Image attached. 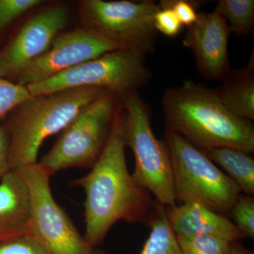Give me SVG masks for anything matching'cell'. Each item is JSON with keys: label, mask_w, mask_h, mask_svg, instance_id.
I'll use <instances>...</instances> for the list:
<instances>
[{"label": "cell", "mask_w": 254, "mask_h": 254, "mask_svg": "<svg viewBox=\"0 0 254 254\" xmlns=\"http://www.w3.org/2000/svg\"><path fill=\"white\" fill-rule=\"evenodd\" d=\"M232 31L228 23L215 11L198 14L187 27L182 44L193 53L202 77L220 79L230 69L228 44Z\"/></svg>", "instance_id": "7c38bea8"}, {"label": "cell", "mask_w": 254, "mask_h": 254, "mask_svg": "<svg viewBox=\"0 0 254 254\" xmlns=\"http://www.w3.org/2000/svg\"><path fill=\"white\" fill-rule=\"evenodd\" d=\"M125 113V143L135 158L133 180L156 201L168 208L176 205L171 161L164 141L152 129L150 111L138 91L121 99Z\"/></svg>", "instance_id": "5b68a950"}, {"label": "cell", "mask_w": 254, "mask_h": 254, "mask_svg": "<svg viewBox=\"0 0 254 254\" xmlns=\"http://www.w3.org/2000/svg\"><path fill=\"white\" fill-rule=\"evenodd\" d=\"M125 113L120 103L104 149L88 175L73 180L85 192V239L100 245L119 221L148 222L155 203L133 180L125 158Z\"/></svg>", "instance_id": "6da1fadb"}, {"label": "cell", "mask_w": 254, "mask_h": 254, "mask_svg": "<svg viewBox=\"0 0 254 254\" xmlns=\"http://www.w3.org/2000/svg\"><path fill=\"white\" fill-rule=\"evenodd\" d=\"M160 7L154 18L157 31L168 37L177 36L181 32L183 25L171 8L161 6Z\"/></svg>", "instance_id": "cb8c5ba5"}, {"label": "cell", "mask_w": 254, "mask_h": 254, "mask_svg": "<svg viewBox=\"0 0 254 254\" xmlns=\"http://www.w3.org/2000/svg\"><path fill=\"white\" fill-rule=\"evenodd\" d=\"M42 2L41 0H0V31Z\"/></svg>", "instance_id": "603a6c76"}, {"label": "cell", "mask_w": 254, "mask_h": 254, "mask_svg": "<svg viewBox=\"0 0 254 254\" xmlns=\"http://www.w3.org/2000/svg\"><path fill=\"white\" fill-rule=\"evenodd\" d=\"M214 11L227 21L232 33L237 36L253 34L254 0H219Z\"/></svg>", "instance_id": "ac0fdd59"}, {"label": "cell", "mask_w": 254, "mask_h": 254, "mask_svg": "<svg viewBox=\"0 0 254 254\" xmlns=\"http://www.w3.org/2000/svg\"><path fill=\"white\" fill-rule=\"evenodd\" d=\"M96 254H103L99 253V252H97Z\"/></svg>", "instance_id": "83f0119b"}, {"label": "cell", "mask_w": 254, "mask_h": 254, "mask_svg": "<svg viewBox=\"0 0 254 254\" xmlns=\"http://www.w3.org/2000/svg\"><path fill=\"white\" fill-rule=\"evenodd\" d=\"M31 198L22 177L11 170L0 182V242L29 235Z\"/></svg>", "instance_id": "5bb4252c"}, {"label": "cell", "mask_w": 254, "mask_h": 254, "mask_svg": "<svg viewBox=\"0 0 254 254\" xmlns=\"http://www.w3.org/2000/svg\"><path fill=\"white\" fill-rule=\"evenodd\" d=\"M32 96L27 87L0 78V120Z\"/></svg>", "instance_id": "44dd1931"}, {"label": "cell", "mask_w": 254, "mask_h": 254, "mask_svg": "<svg viewBox=\"0 0 254 254\" xmlns=\"http://www.w3.org/2000/svg\"><path fill=\"white\" fill-rule=\"evenodd\" d=\"M163 141L171 161L176 201L197 203L223 215L230 213L242 192L237 184L176 132L166 128Z\"/></svg>", "instance_id": "277c9868"}, {"label": "cell", "mask_w": 254, "mask_h": 254, "mask_svg": "<svg viewBox=\"0 0 254 254\" xmlns=\"http://www.w3.org/2000/svg\"><path fill=\"white\" fill-rule=\"evenodd\" d=\"M11 170L9 133L6 128L0 127V182Z\"/></svg>", "instance_id": "484cf974"}, {"label": "cell", "mask_w": 254, "mask_h": 254, "mask_svg": "<svg viewBox=\"0 0 254 254\" xmlns=\"http://www.w3.org/2000/svg\"><path fill=\"white\" fill-rule=\"evenodd\" d=\"M68 18V9L57 6L42 11L25 23L0 53V78L17 76L46 53L66 26Z\"/></svg>", "instance_id": "8fae6325"}, {"label": "cell", "mask_w": 254, "mask_h": 254, "mask_svg": "<svg viewBox=\"0 0 254 254\" xmlns=\"http://www.w3.org/2000/svg\"><path fill=\"white\" fill-rule=\"evenodd\" d=\"M208 158L220 167L242 191L252 195L254 193V160L250 153L221 147L202 150Z\"/></svg>", "instance_id": "2e32d148"}, {"label": "cell", "mask_w": 254, "mask_h": 254, "mask_svg": "<svg viewBox=\"0 0 254 254\" xmlns=\"http://www.w3.org/2000/svg\"><path fill=\"white\" fill-rule=\"evenodd\" d=\"M166 214L176 236L213 235L233 242L243 238L235 223L225 215L197 203H184L168 207Z\"/></svg>", "instance_id": "4fadbf2b"}, {"label": "cell", "mask_w": 254, "mask_h": 254, "mask_svg": "<svg viewBox=\"0 0 254 254\" xmlns=\"http://www.w3.org/2000/svg\"><path fill=\"white\" fill-rule=\"evenodd\" d=\"M119 99L108 92L81 110L60 132L42 166L52 175L68 168H91L106 145Z\"/></svg>", "instance_id": "52a82bcc"}, {"label": "cell", "mask_w": 254, "mask_h": 254, "mask_svg": "<svg viewBox=\"0 0 254 254\" xmlns=\"http://www.w3.org/2000/svg\"><path fill=\"white\" fill-rule=\"evenodd\" d=\"M176 237L183 254H230L235 242L213 235Z\"/></svg>", "instance_id": "d6986e66"}, {"label": "cell", "mask_w": 254, "mask_h": 254, "mask_svg": "<svg viewBox=\"0 0 254 254\" xmlns=\"http://www.w3.org/2000/svg\"><path fill=\"white\" fill-rule=\"evenodd\" d=\"M0 254H50L41 243L30 235L0 242Z\"/></svg>", "instance_id": "7402d4cb"}, {"label": "cell", "mask_w": 254, "mask_h": 254, "mask_svg": "<svg viewBox=\"0 0 254 254\" xmlns=\"http://www.w3.org/2000/svg\"><path fill=\"white\" fill-rule=\"evenodd\" d=\"M161 103L167 129L196 148L227 147L254 153L253 124L230 113L216 88L187 80L164 92Z\"/></svg>", "instance_id": "7a4b0ae2"}, {"label": "cell", "mask_w": 254, "mask_h": 254, "mask_svg": "<svg viewBox=\"0 0 254 254\" xmlns=\"http://www.w3.org/2000/svg\"><path fill=\"white\" fill-rule=\"evenodd\" d=\"M22 177L31 198L29 235L50 254H96L55 200L52 175L39 163L15 170Z\"/></svg>", "instance_id": "ba28073f"}, {"label": "cell", "mask_w": 254, "mask_h": 254, "mask_svg": "<svg viewBox=\"0 0 254 254\" xmlns=\"http://www.w3.org/2000/svg\"><path fill=\"white\" fill-rule=\"evenodd\" d=\"M230 254H254V253L253 251L246 248L238 241H237L232 246Z\"/></svg>", "instance_id": "4316f807"}, {"label": "cell", "mask_w": 254, "mask_h": 254, "mask_svg": "<svg viewBox=\"0 0 254 254\" xmlns=\"http://www.w3.org/2000/svg\"><path fill=\"white\" fill-rule=\"evenodd\" d=\"M160 9L151 0H83L80 3L85 27L145 55L155 52L158 32L154 18Z\"/></svg>", "instance_id": "9c48e42d"}, {"label": "cell", "mask_w": 254, "mask_h": 254, "mask_svg": "<svg viewBox=\"0 0 254 254\" xmlns=\"http://www.w3.org/2000/svg\"><path fill=\"white\" fill-rule=\"evenodd\" d=\"M108 91L94 87L70 88L32 96L15 109L6 128L13 171L38 163L43 141L63 131L81 110Z\"/></svg>", "instance_id": "3957f363"}, {"label": "cell", "mask_w": 254, "mask_h": 254, "mask_svg": "<svg viewBox=\"0 0 254 254\" xmlns=\"http://www.w3.org/2000/svg\"><path fill=\"white\" fill-rule=\"evenodd\" d=\"M198 4L199 3L196 1L186 0H163L159 3L160 6L171 8L182 24L187 27L196 21L198 14L196 8Z\"/></svg>", "instance_id": "d4e9b609"}, {"label": "cell", "mask_w": 254, "mask_h": 254, "mask_svg": "<svg viewBox=\"0 0 254 254\" xmlns=\"http://www.w3.org/2000/svg\"><path fill=\"white\" fill-rule=\"evenodd\" d=\"M145 55L130 48L114 50L26 87L33 96L70 88L94 87L122 99L149 83L152 75L145 66Z\"/></svg>", "instance_id": "8992f818"}, {"label": "cell", "mask_w": 254, "mask_h": 254, "mask_svg": "<svg viewBox=\"0 0 254 254\" xmlns=\"http://www.w3.org/2000/svg\"><path fill=\"white\" fill-rule=\"evenodd\" d=\"M235 220V226L242 237L254 239V198L252 195H245L237 199L230 212Z\"/></svg>", "instance_id": "ffe728a7"}, {"label": "cell", "mask_w": 254, "mask_h": 254, "mask_svg": "<svg viewBox=\"0 0 254 254\" xmlns=\"http://www.w3.org/2000/svg\"><path fill=\"white\" fill-rule=\"evenodd\" d=\"M124 48H129L110 41L86 27L60 33L46 53L32 62L18 75L17 83L30 86L105 53Z\"/></svg>", "instance_id": "30bf717a"}, {"label": "cell", "mask_w": 254, "mask_h": 254, "mask_svg": "<svg viewBox=\"0 0 254 254\" xmlns=\"http://www.w3.org/2000/svg\"><path fill=\"white\" fill-rule=\"evenodd\" d=\"M216 88L219 98L230 113L244 120H254V53L248 64L222 76Z\"/></svg>", "instance_id": "9a60e30c"}, {"label": "cell", "mask_w": 254, "mask_h": 254, "mask_svg": "<svg viewBox=\"0 0 254 254\" xmlns=\"http://www.w3.org/2000/svg\"><path fill=\"white\" fill-rule=\"evenodd\" d=\"M148 222L149 237L139 254H183L167 217L166 207L155 202Z\"/></svg>", "instance_id": "e0dca14e"}]
</instances>
